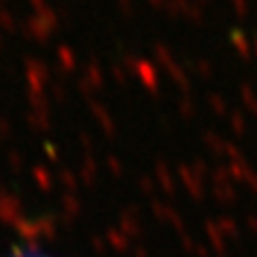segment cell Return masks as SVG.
Here are the masks:
<instances>
[{
	"mask_svg": "<svg viewBox=\"0 0 257 257\" xmlns=\"http://www.w3.org/2000/svg\"><path fill=\"white\" fill-rule=\"evenodd\" d=\"M5 257H54V255H47V253L39 251V248H32V246H15L13 251Z\"/></svg>",
	"mask_w": 257,
	"mask_h": 257,
	"instance_id": "cell-1",
	"label": "cell"
}]
</instances>
